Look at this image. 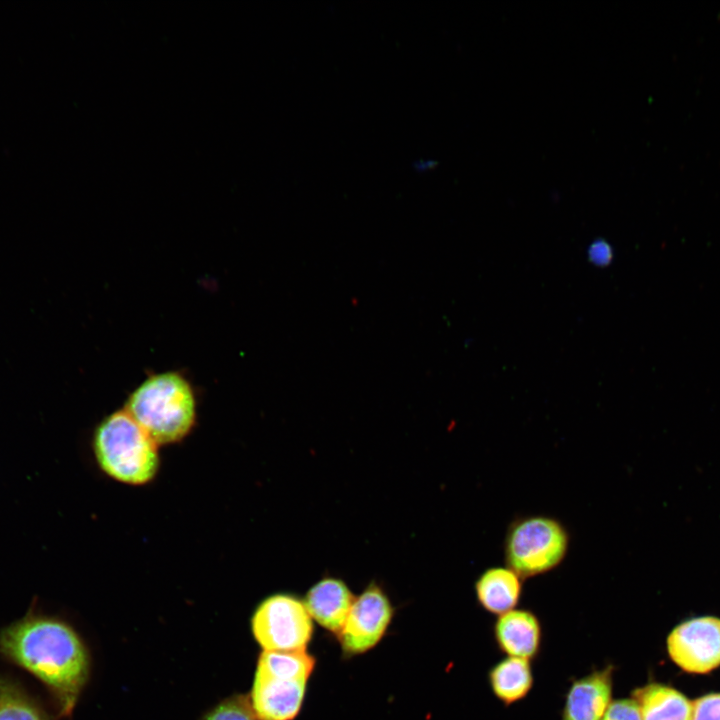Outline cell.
Returning <instances> with one entry per match:
<instances>
[{"label": "cell", "mask_w": 720, "mask_h": 720, "mask_svg": "<svg viewBox=\"0 0 720 720\" xmlns=\"http://www.w3.org/2000/svg\"><path fill=\"white\" fill-rule=\"evenodd\" d=\"M0 652L33 673L69 712L86 681V650L67 624L43 616H27L0 633Z\"/></svg>", "instance_id": "6da1fadb"}, {"label": "cell", "mask_w": 720, "mask_h": 720, "mask_svg": "<svg viewBox=\"0 0 720 720\" xmlns=\"http://www.w3.org/2000/svg\"><path fill=\"white\" fill-rule=\"evenodd\" d=\"M92 450L100 470L130 486L152 482L159 473V445L125 410L106 416L95 428Z\"/></svg>", "instance_id": "7a4b0ae2"}, {"label": "cell", "mask_w": 720, "mask_h": 720, "mask_svg": "<svg viewBox=\"0 0 720 720\" xmlns=\"http://www.w3.org/2000/svg\"><path fill=\"white\" fill-rule=\"evenodd\" d=\"M124 409L159 446L185 439L197 417L193 389L177 372L148 377L129 395Z\"/></svg>", "instance_id": "3957f363"}, {"label": "cell", "mask_w": 720, "mask_h": 720, "mask_svg": "<svg viewBox=\"0 0 720 720\" xmlns=\"http://www.w3.org/2000/svg\"><path fill=\"white\" fill-rule=\"evenodd\" d=\"M315 664L307 650L263 651L249 700L259 720H293L304 703Z\"/></svg>", "instance_id": "277c9868"}, {"label": "cell", "mask_w": 720, "mask_h": 720, "mask_svg": "<svg viewBox=\"0 0 720 720\" xmlns=\"http://www.w3.org/2000/svg\"><path fill=\"white\" fill-rule=\"evenodd\" d=\"M570 534L557 518L527 515L514 519L507 527L503 554L506 566L523 580L546 574L564 561Z\"/></svg>", "instance_id": "5b68a950"}, {"label": "cell", "mask_w": 720, "mask_h": 720, "mask_svg": "<svg viewBox=\"0 0 720 720\" xmlns=\"http://www.w3.org/2000/svg\"><path fill=\"white\" fill-rule=\"evenodd\" d=\"M302 599L279 592L264 598L251 618V630L264 651H301L310 643L314 624Z\"/></svg>", "instance_id": "8992f818"}, {"label": "cell", "mask_w": 720, "mask_h": 720, "mask_svg": "<svg viewBox=\"0 0 720 720\" xmlns=\"http://www.w3.org/2000/svg\"><path fill=\"white\" fill-rule=\"evenodd\" d=\"M394 607L383 588L368 584L355 597L341 631L336 635L345 657L364 654L383 639L394 617Z\"/></svg>", "instance_id": "52a82bcc"}, {"label": "cell", "mask_w": 720, "mask_h": 720, "mask_svg": "<svg viewBox=\"0 0 720 720\" xmlns=\"http://www.w3.org/2000/svg\"><path fill=\"white\" fill-rule=\"evenodd\" d=\"M672 661L690 673H707L720 665V619L704 616L676 626L667 638Z\"/></svg>", "instance_id": "ba28073f"}, {"label": "cell", "mask_w": 720, "mask_h": 720, "mask_svg": "<svg viewBox=\"0 0 720 720\" xmlns=\"http://www.w3.org/2000/svg\"><path fill=\"white\" fill-rule=\"evenodd\" d=\"M614 672L609 663L572 680L560 720H601L613 701Z\"/></svg>", "instance_id": "9c48e42d"}, {"label": "cell", "mask_w": 720, "mask_h": 720, "mask_svg": "<svg viewBox=\"0 0 720 720\" xmlns=\"http://www.w3.org/2000/svg\"><path fill=\"white\" fill-rule=\"evenodd\" d=\"M493 637L497 648L506 656L532 661L541 651L542 624L532 610L515 608L497 616Z\"/></svg>", "instance_id": "30bf717a"}, {"label": "cell", "mask_w": 720, "mask_h": 720, "mask_svg": "<svg viewBox=\"0 0 720 720\" xmlns=\"http://www.w3.org/2000/svg\"><path fill=\"white\" fill-rule=\"evenodd\" d=\"M355 597L342 579L325 576L308 589L303 602L313 622L337 635Z\"/></svg>", "instance_id": "8fae6325"}, {"label": "cell", "mask_w": 720, "mask_h": 720, "mask_svg": "<svg viewBox=\"0 0 720 720\" xmlns=\"http://www.w3.org/2000/svg\"><path fill=\"white\" fill-rule=\"evenodd\" d=\"M523 581L507 566L486 568L474 583L478 605L496 616L517 608L522 597Z\"/></svg>", "instance_id": "7c38bea8"}, {"label": "cell", "mask_w": 720, "mask_h": 720, "mask_svg": "<svg viewBox=\"0 0 720 720\" xmlns=\"http://www.w3.org/2000/svg\"><path fill=\"white\" fill-rule=\"evenodd\" d=\"M487 678L491 692L505 706L523 700L534 684L531 661L510 656L492 665Z\"/></svg>", "instance_id": "4fadbf2b"}, {"label": "cell", "mask_w": 720, "mask_h": 720, "mask_svg": "<svg viewBox=\"0 0 720 720\" xmlns=\"http://www.w3.org/2000/svg\"><path fill=\"white\" fill-rule=\"evenodd\" d=\"M642 720H691L692 702L676 689L651 682L635 689Z\"/></svg>", "instance_id": "5bb4252c"}, {"label": "cell", "mask_w": 720, "mask_h": 720, "mask_svg": "<svg viewBox=\"0 0 720 720\" xmlns=\"http://www.w3.org/2000/svg\"><path fill=\"white\" fill-rule=\"evenodd\" d=\"M0 720H46L38 707L12 683L0 678Z\"/></svg>", "instance_id": "9a60e30c"}, {"label": "cell", "mask_w": 720, "mask_h": 720, "mask_svg": "<svg viewBox=\"0 0 720 720\" xmlns=\"http://www.w3.org/2000/svg\"><path fill=\"white\" fill-rule=\"evenodd\" d=\"M204 720H259V718L249 700L234 697L216 706Z\"/></svg>", "instance_id": "2e32d148"}, {"label": "cell", "mask_w": 720, "mask_h": 720, "mask_svg": "<svg viewBox=\"0 0 720 720\" xmlns=\"http://www.w3.org/2000/svg\"><path fill=\"white\" fill-rule=\"evenodd\" d=\"M601 720H642L637 702L631 698L613 699Z\"/></svg>", "instance_id": "e0dca14e"}, {"label": "cell", "mask_w": 720, "mask_h": 720, "mask_svg": "<svg viewBox=\"0 0 720 720\" xmlns=\"http://www.w3.org/2000/svg\"><path fill=\"white\" fill-rule=\"evenodd\" d=\"M691 720H720V693L696 699L692 703Z\"/></svg>", "instance_id": "ac0fdd59"}, {"label": "cell", "mask_w": 720, "mask_h": 720, "mask_svg": "<svg viewBox=\"0 0 720 720\" xmlns=\"http://www.w3.org/2000/svg\"><path fill=\"white\" fill-rule=\"evenodd\" d=\"M588 258L596 266L609 265L613 259L611 245L604 239L594 240L588 248Z\"/></svg>", "instance_id": "d6986e66"}]
</instances>
